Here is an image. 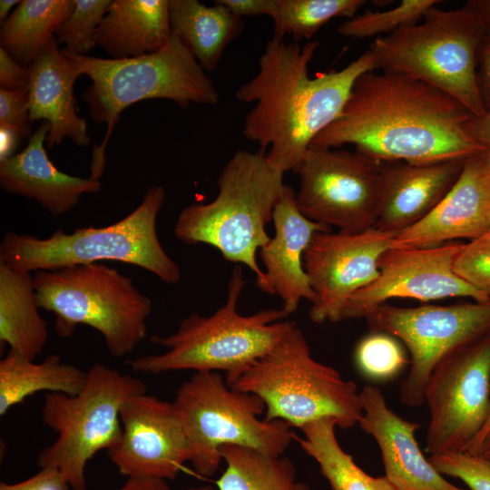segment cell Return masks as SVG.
<instances>
[{"mask_svg": "<svg viewBox=\"0 0 490 490\" xmlns=\"http://www.w3.org/2000/svg\"><path fill=\"white\" fill-rule=\"evenodd\" d=\"M112 0H75L71 15L55 33L65 50L87 55L96 45V32Z\"/></svg>", "mask_w": 490, "mask_h": 490, "instance_id": "836d02e7", "label": "cell"}, {"mask_svg": "<svg viewBox=\"0 0 490 490\" xmlns=\"http://www.w3.org/2000/svg\"><path fill=\"white\" fill-rule=\"evenodd\" d=\"M226 467L216 481L218 490H311L298 480L290 458L226 445L220 449Z\"/></svg>", "mask_w": 490, "mask_h": 490, "instance_id": "f546056e", "label": "cell"}, {"mask_svg": "<svg viewBox=\"0 0 490 490\" xmlns=\"http://www.w3.org/2000/svg\"><path fill=\"white\" fill-rule=\"evenodd\" d=\"M21 135L15 129L0 125V162L13 156L19 143Z\"/></svg>", "mask_w": 490, "mask_h": 490, "instance_id": "ee69618b", "label": "cell"}, {"mask_svg": "<svg viewBox=\"0 0 490 490\" xmlns=\"http://www.w3.org/2000/svg\"><path fill=\"white\" fill-rule=\"evenodd\" d=\"M74 6L75 0L20 1L1 24V48L15 62L29 67Z\"/></svg>", "mask_w": 490, "mask_h": 490, "instance_id": "83f0119b", "label": "cell"}, {"mask_svg": "<svg viewBox=\"0 0 490 490\" xmlns=\"http://www.w3.org/2000/svg\"><path fill=\"white\" fill-rule=\"evenodd\" d=\"M62 53L92 83L83 96L96 123L107 126L103 142L94 147L91 177L100 179L105 150L122 111L141 101L167 99L185 108L191 103L216 105L220 94L212 80L189 49L173 34L160 50L125 59Z\"/></svg>", "mask_w": 490, "mask_h": 490, "instance_id": "277c9868", "label": "cell"}, {"mask_svg": "<svg viewBox=\"0 0 490 490\" xmlns=\"http://www.w3.org/2000/svg\"><path fill=\"white\" fill-rule=\"evenodd\" d=\"M490 230V159L465 160L461 173L440 203L422 220L395 236L391 248H426L475 240Z\"/></svg>", "mask_w": 490, "mask_h": 490, "instance_id": "ac0fdd59", "label": "cell"}, {"mask_svg": "<svg viewBox=\"0 0 490 490\" xmlns=\"http://www.w3.org/2000/svg\"><path fill=\"white\" fill-rule=\"evenodd\" d=\"M319 44L288 43L272 37L259 59L257 74L235 93L242 103H254L243 124V135L266 152L284 173L298 172L314 139L340 114L355 81L377 70L370 49L341 70L315 77L309 74Z\"/></svg>", "mask_w": 490, "mask_h": 490, "instance_id": "7a4b0ae2", "label": "cell"}, {"mask_svg": "<svg viewBox=\"0 0 490 490\" xmlns=\"http://www.w3.org/2000/svg\"><path fill=\"white\" fill-rule=\"evenodd\" d=\"M169 14L172 34L206 72L216 70L225 49L244 27L242 18L217 0L211 6L197 0H170Z\"/></svg>", "mask_w": 490, "mask_h": 490, "instance_id": "d4e9b609", "label": "cell"}, {"mask_svg": "<svg viewBox=\"0 0 490 490\" xmlns=\"http://www.w3.org/2000/svg\"><path fill=\"white\" fill-rule=\"evenodd\" d=\"M25 490H70L64 476L55 468L45 467L24 480Z\"/></svg>", "mask_w": 490, "mask_h": 490, "instance_id": "f35d334b", "label": "cell"}, {"mask_svg": "<svg viewBox=\"0 0 490 490\" xmlns=\"http://www.w3.org/2000/svg\"><path fill=\"white\" fill-rule=\"evenodd\" d=\"M114 490H173L167 481L159 478L129 477L120 487ZM182 490H215L212 485H198Z\"/></svg>", "mask_w": 490, "mask_h": 490, "instance_id": "b9f144b4", "label": "cell"}, {"mask_svg": "<svg viewBox=\"0 0 490 490\" xmlns=\"http://www.w3.org/2000/svg\"><path fill=\"white\" fill-rule=\"evenodd\" d=\"M120 417L122 436L108 456L121 475L174 480L191 462V450L172 402L140 394L124 403Z\"/></svg>", "mask_w": 490, "mask_h": 490, "instance_id": "e0dca14e", "label": "cell"}, {"mask_svg": "<svg viewBox=\"0 0 490 490\" xmlns=\"http://www.w3.org/2000/svg\"><path fill=\"white\" fill-rule=\"evenodd\" d=\"M453 270L461 279L490 298V230L462 244Z\"/></svg>", "mask_w": 490, "mask_h": 490, "instance_id": "e575fe53", "label": "cell"}, {"mask_svg": "<svg viewBox=\"0 0 490 490\" xmlns=\"http://www.w3.org/2000/svg\"><path fill=\"white\" fill-rule=\"evenodd\" d=\"M246 285L240 265L233 268L225 303L209 316L193 312L169 336H152L166 350L127 361L136 373L193 370L238 371L268 353L296 324L281 309L241 315L238 303Z\"/></svg>", "mask_w": 490, "mask_h": 490, "instance_id": "ba28073f", "label": "cell"}, {"mask_svg": "<svg viewBox=\"0 0 490 490\" xmlns=\"http://www.w3.org/2000/svg\"><path fill=\"white\" fill-rule=\"evenodd\" d=\"M143 393V381L102 363L87 370L78 394L46 393L42 421L57 433V438L38 455L39 467L57 469L72 490H86L87 463L98 452L117 446L122 436L121 409Z\"/></svg>", "mask_w": 490, "mask_h": 490, "instance_id": "8fae6325", "label": "cell"}, {"mask_svg": "<svg viewBox=\"0 0 490 490\" xmlns=\"http://www.w3.org/2000/svg\"><path fill=\"white\" fill-rule=\"evenodd\" d=\"M489 433H490V416L485 427L482 429L479 435L474 439V441L467 446V448L464 452H467L472 455H477L479 453L480 447L484 440L489 435Z\"/></svg>", "mask_w": 490, "mask_h": 490, "instance_id": "f6af8a7d", "label": "cell"}, {"mask_svg": "<svg viewBox=\"0 0 490 490\" xmlns=\"http://www.w3.org/2000/svg\"><path fill=\"white\" fill-rule=\"evenodd\" d=\"M481 71L478 74L479 89L485 110L490 109V48L481 49Z\"/></svg>", "mask_w": 490, "mask_h": 490, "instance_id": "7bdbcfd3", "label": "cell"}, {"mask_svg": "<svg viewBox=\"0 0 490 490\" xmlns=\"http://www.w3.org/2000/svg\"><path fill=\"white\" fill-rule=\"evenodd\" d=\"M233 389L258 396L267 421L302 428L323 418L348 429L362 415L360 391L333 367L316 360L303 331L295 324L264 356L225 374Z\"/></svg>", "mask_w": 490, "mask_h": 490, "instance_id": "5b68a950", "label": "cell"}, {"mask_svg": "<svg viewBox=\"0 0 490 490\" xmlns=\"http://www.w3.org/2000/svg\"><path fill=\"white\" fill-rule=\"evenodd\" d=\"M87 371L52 354L37 363L9 349L0 360V416L38 392L78 394Z\"/></svg>", "mask_w": 490, "mask_h": 490, "instance_id": "4316f807", "label": "cell"}, {"mask_svg": "<svg viewBox=\"0 0 490 490\" xmlns=\"http://www.w3.org/2000/svg\"><path fill=\"white\" fill-rule=\"evenodd\" d=\"M384 162L358 152L310 146L299 174L295 201L310 220L357 233L374 228L379 215Z\"/></svg>", "mask_w": 490, "mask_h": 490, "instance_id": "4fadbf2b", "label": "cell"}, {"mask_svg": "<svg viewBox=\"0 0 490 490\" xmlns=\"http://www.w3.org/2000/svg\"><path fill=\"white\" fill-rule=\"evenodd\" d=\"M28 101L29 89H0V125L15 129L22 138L32 135Z\"/></svg>", "mask_w": 490, "mask_h": 490, "instance_id": "8d00e7d4", "label": "cell"}, {"mask_svg": "<svg viewBox=\"0 0 490 490\" xmlns=\"http://www.w3.org/2000/svg\"><path fill=\"white\" fill-rule=\"evenodd\" d=\"M37 304L51 312L60 337L78 325L97 330L114 358L132 351L147 335L152 300L133 279L103 263L77 264L33 274Z\"/></svg>", "mask_w": 490, "mask_h": 490, "instance_id": "9c48e42d", "label": "cell"}, {"mask_svg": "<svg viewBox=\"0 0 490 490\" xmlns=\"http://www.w3.org/2000/svg\"><path fill=\"white\" fill-rule=\"evenodd\" d=\"M485 16V34L480 49L490 48V1L481 2Z\"/></svg>", "mask_w": 490, "mask_h": 490, "instance_id": "bcb514c9", "label": "cell"}, {"mask_svg": "<svg viewBox=\"0 0 490 490\" xmlns=\"http://www.w3.org/2000/svg\"><path fill=\"white\" fill-rule=\"evenodd\" d=\"M191 450V463L201 476L219 469L223 446L249 447L279 456L297 436L280 420L267 421L264 402L256 395L231 388L220 372H194L172 402Z\"/></svg>", "mask_w": 490, "mask_h": 490, "instance_id": "30bf717a", "label": "cell"}, {"mask_svg": "<svg viewBox=\"0 0 490 490\" xmlns=\"http://www.w3.org/2000/svg\"><path fill=\"white\" fill-rule=\"evenodd\" d=\"M430 456L463 452L490 416V335L444 357L426 382Z\"/></svg>", "mask_w": 490, "mask_h": 490, "instance_id": "5bb4252c", "label": "cell"}, {"mask_svg": "<svg viewBox=\"0 0 490 490\" xmlns=\"http://www.w3.org/2000/svg\"><path fill=\"white\" fill-rule=\"evenodd\" d=\"M29 68L30 119L50 123L47 147L59 145L65 138L78 146H87L90 143L87 124L77 113L74 96V84L82 74L59 49L55 35Z\"/></svg>", "mask_w": 490, "mask_h": 490, "instance_id": "603a6c76", "label": "cell"}, {"mask_svg": "<svg viewBox=\"0 0 490 490\" xmlns=\"http://www.w3.org/2000/svg\"><path fill=\"white\" fill-rule=\"evenodd\" d=\"M33 273L0 262V340L34 360L48 341V328L39 312Z\"/></svg>", "mask_w": 490, "mask_h": 490, "instance_id": "484cf974", "label": "cell"}, {"mask_svg": "<svg viewBox=\"0 0 490 490\" xmlns=\"http://www.w3.org/2000/svg\"><path fill=\"white\" fill-rule=\"evenodd\" d=\"M477 455H481L484 458L490 462V433L484 440Z\"/></svg>", "mask_w": 490, "mask_h": 490, "instance_id": "c3c4849f", "label": "cell"}, {"mask_svg": "<svg viewBox=\"0 0 490 490\" xmlns=\"http://www.w3.org/2000/svg\"><path fill=\"white\" fill-rule=\"evenodd\" d=\"M239 17L268 15L271 16L276 0H217Z\"/></svg>", "mask_w": 490, "mask_h": 490, "instance_id": "ab89813d", "label": "cell"}, {"mask_svg": "<svg viewBox=\"0 0 490 490\" xmlns=\"http://www.w3.org/2000/svg\"><path fill=\"white\" fill-rule=\"evenodd\" d=\"M30 68L15 62L0 47V89L7 91L28 90Z\"/></svg>", "mask_w": 490, "mask_h": 490, "instance_id": "74e56055", "label": "cell"}, {"mask_svg": "<svg viewBox=\"0 0 490 490\" xmlns=\"http://www.w3.org/2000/svg\"><path fill=\"white\" fill-rule=\"evenodd\" d=\"M467 133L484 149L490 159V109L479 117L472 116L465 125Z\"/></svg>", "mask_w": 490, "mask_h": 490, "instance_id": "60d3db41", "label": "cell"}, {"mask_svg": "<svg viewBox=\"0 0 490 490\" xmlns=\"http://www.w3.org/2000/svg\"><path fill=\"white\" fill-rule=\"evenodd\" d=\"M462 244L449 242L426 248H389L380 257L378 275L348 300L342 319L364 318L377 306L393 299L422 302L452 297L490 300L453 270Z\"/></svg>", "mask_w": 490, "mask_h": 490, "instance_id": "2e32d148", "label": "cell"}, {"mask_svg": "<svg viewBox=\"0 0 490 490\" xmlns=\"http://www.w3.org/2000/svg\"><path fill=\"white\" fill-rule=\"evenodd\" d=\"M360 398L358 425L377 443L385 476L397 490H465L445 479L425 457L415 436L419 425L390 409L378 387L364 386Z\"/></svg>", "mask_w": 490, "mask_h": 490, "instance_id": "d6986e66", "label": "cell"}, {"mask_svg": "<svg viewBox=\"0 0 490 490\" xmlns=\"http://www.w3.org/2000/svg\"><path fill=\"white\" fill-rule=\"evenodd\" d=\"M272 221L275 234L259 250L265 268V293L279 296L282 309L289 315L298 309L302 299L311 303L315 300L303 266L304 252L316 232L329 231L331 228L305 217L297 207L293 188L289 185H285L276 204Z\"/></svg>", "mask_w": 490, "mask_h": 490, "instance_id": "ffe728a7", "label": "cell"}, {"mask_svg": "<svg viewBox=\"0 0 490 490\" xmlns=\"http://www.w3.org/2000/svg\"><path fill=\"white\" fill-rule=\"evenodd\" d=\"M170 0H112L96 32V44L113 59L162 49L172 36Z\"/></svg>", "mask_w": 490, "mask_h": 490, "instance_id": "cb8c5ba5", "label": "cell"}, {"mask_svg": "<svg viewBox=\"0 0 490 490\" xmlns=\"http://www.w3.org/2000/svg\"><path fill=\"white\" fill-rule=\"evenodd\" d=\"M19 0H1L0 1V22H5L8 17V14L13 6L18 5Z\"/></svg>", "mask_w": 490, "mask_h": 490, "instance_id": "7dc6e473", "label": "cell"}, {"mask_svg": "<svg viewBox=\"0 0 490 490\" xmlns=\"http://www.w3.org/2000/svg\"><path fill=\"white\" fill-rule=\"evenodd\" d=\"M365 4L364 0H276L270 16L272 37L291 36L294 42L310 39L328 21L354 17Z\"/></svg>", "mask_w": 490, "mask_h": 490, "instance_id": "4dcf8cb0", "label": "cell"}, {"mask_svg": "<svg viewBox=\"0 0 490 490\" xmlns=\"http://www.w3.org/2000/svg\"><path fill=\"white\" fill-rule=\"evenodd\" d=\"M485 26L481 2L452 10L433 6L419 22L377 37L369 49L377 69L422 81L479 117L486 111L476 71Z\"/></svg>", "mask_w": 490, "mask_h": 490, "instance_id": "52a82bcc", "label": "cell"}, {"mask_svg": "<svg viewBox=\"0 0 490 490\" xmlns=\"http://www.w3.org/2000/svg\"><path fill=\"white\" fill-rule=\"evenodd\" d=\"M473 114L444 92L402 74L368 71L338 117L311 146L356 152L380 162L427 164L484 152L466 131Z\"/></svg>", "mask_w": 490, "mask_h": 490, "instance_id": "6da1fadb", "label": "cell"}, {"mask_svg": "<svg viewBox=\"0 0 490 490\" xmlns=\"http://www.w3.org/2000/svg\"><path fill=\"white\" fill-rule=\"evenodd\" d=\"M50 123L43 122L20 152L0 162V186L15 195L36 201L52 216L73 210L83 194L98 193L100 180L80 178L61 172L48 157L44 141Z\"/></svg>", "mask_w": 490, "mask_h": 490, "instance_id": "7402d4cb", "label": "cell"}, {"mask_svg": "<svg viewBox=\"0 0 490 490\" xmlns=\"http://www.w3.org/2000/svg\"><path fill=\"white\" fill-rule=\"evenodd\" d=\"M354 360L358 370L374 381L389 380L410 364L398 339L380 331H371L358 343Z\"/></svg>", "mask_w": 490, "mask_h": 490, "instance_id": "d6a6232c", "label": "cell"}, {"mask_svg": "<svg viewBox=\"0 0 490 490\" xmlns=\"http://www.w3.org/2000/svg\"><path fill=\"white\" fill-rule=\"evenodd\" d=\"M284 174L266 152L238 151L220 172L217 196L181 211L176 239L188 245L212 246L225 260L248 267L256 276L257 288L265 292V274L256 254L270 240L267 225L285 188Z\"/></svg>", "mask_w": 490, "mask_h": 490, "instance_id": "3957f363", "label": "cell"}, {"mask_svg": "<svg viewBox=\"0 0 490 490\" xmlns=\"http://www.w3.org/2000/svg\"><path fill=\"white\" fill-rule=\"evenodd\" d=\"M428 460L442 475L457 478L471 490H490V462L481 455L463 451L430 456Z\"/></svg>", "mask_w": 490, "mask_h": 490, "instance_id": "d590c367", "label": "cell"}, {"mask_svg": "<svg viewBox=\"0 0 490 490\" xmlns=\"http://www.w3.org/2000/svg\"><path fill=\"white\" fill-rule=\"evenodd\" d=\"M438 0H403L389 10L368 11L343 22L338 32L347 37L364 39L386 34L419 22Z\"/></svg>", "mask_w": 490, "mask_h": 490, "instance_id": "1f68e13d", "label": "cell"}, {"mask_svg": "<svg viewBox=\"0 0 490 490\" xmlns=\"http://www.w3.org/2000/svg\"><path fill=\"white\" fill-rule=\"evenodd\" d=\"M464 162H384L380 210L374 228L397 235L425 219L456 183Z\"/></svg>", "mask_w": 490, "mask_h": 490, "instance_id": "44dd1931", "label": "cell"}, {"mask_svg": "<svg viewBox=\"0 0 490 490\" xmlns=\"http://www.w3.org/2000/svg\"><path fill=\"white\" fill-rule=\"evenodd\" d=\"M0 490H25L24 481L18 483L8 484L5 482H1Z\"/></svg>", "mask_w": 490, "mask_h": 490, "instance_id": "681fc988", "label": "cell"}, {"mask_svg": "<svg viewBox=\"0 0 490 490\" xmlns=\"http://www.w3.org/2000/svg\"><path fill=\"white\" fill-rule=\"evenodd\" d=\"M371 331L386 332L407 348L410 367L399 387L408 407L424 404L429 376L448 353L490 335V300L402 308L380 304L365 317Z\"/></svg>", "mask_w": 490, "mask_h": 490, "instance_id": "7c38bea8", "label": "cell"}, {"mask_svg": "<svg viewBox=\"0 0 490 490\" xmlns=\"http://www.w3.org/2000/svg\"><path fill=\"white\" fill-rule=\"evenodd\" d=\"M396 234L371 228L357 233L316 232L304 252L303 266L315 292L309 309L318 324L341 320L342 311L358 290L378 275L382 254Z\"/></svg>", "mask_w": 490, "mask_h": 490, "instance_id": "9a60e30c", "label": "cell"}, {"mask_svg": "<svg viewBox=\"0 0 490 490\" xmlns=\"http://www.w3.org/2000/svg\"><path fill=\"white\" fill-rule=\"evenodd\" d=\"M165 197L163 186H152L135 210L104 227L76 228L71 233L57 229L46 238L6 231L0 245V262L33 273L115 260L176 285L181 279V268L165 251L157 233Z\"/></svg>", "mask_w": 490, "mask_h": 490, "instance_id": "8992f818", "label": "cell"}, {"mask_svg": "<svg viewBox=\"0 0 490 490\" xmlns=\"http://www.w3.org/2000/svg\"><path fill=\"white\" fill-rule=\"evenodd\" d=\"M336 422L323 418L302 428L297 437L301 449L318 465L332 490H397L386 476L374 477L346 453L336 436Z\"/></svg>", "mask_w": 490, "mask_h": 490, "instance_id": "f1b7e54d", "label": "cell"}]
</instances>
